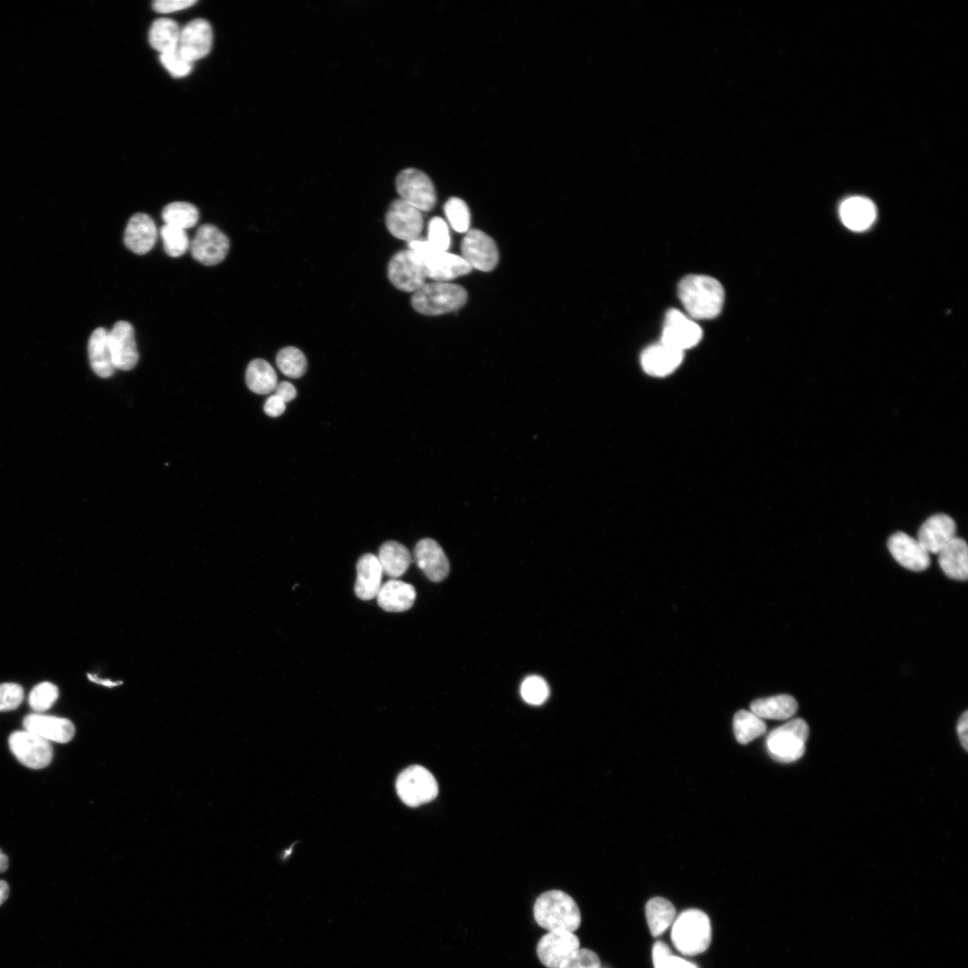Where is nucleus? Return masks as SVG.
Instances as JSON below:
<instances>
[{
  "mask_svg": "<svg viewBox=\"0 0 968 968\" xmlns=\"http://www.w3.org/2000/svg\"><path fill=\"white\" fill-rule=\"evenodd\" d=\"M681 303L696 319L716 317L723 306L724 290L714 278L706 275H687L678 287Z\"/></svg>",
  "mask_w": 968,
  "mask_h": 968,
  "instance_id": "1",
  "label": "nucleus"
},
{
  "mask_svg": "<svg viewBox=\"0 0 968 968\" xmlns=\"http://www.w3.org/2000/svg\"><path fill=\"white\" fill-rule=\"evenodd\" d=\"M533 916L537 924L548 931L575 932L581 925V912L575 901L561 890H549L536 899Z\"/></svg>",
  "mask_w": 968,
  "mask_h": 968,
  "instance_id": "2",
  "label": "nucleus"
},
{
  "mask_svg": "<svg viewBox=\"0 0 968 968\" xmlns=\"http://www.w3.org/2000/svg\"><path fill=\"white\" fill-rule=\"evenodd\" d=\"M670 938L676 949L683 955H696L704 953L712 940L709 917L697 909L682 912L671 925Z\"/></svg>",
  "mask_w": 968,
  "mask_h": 968,
  "instance_id": "3",
  "label": "nucleus"
},
{
  "mask_svg": "<svg viewBox=\"0 0 968 968\" xmlns=\"http://www.w3.org/2000/svg\"><path fill=\"white\" fill-rule=\"evenodd\" d=\"M467 297V291L460 285L434 281L425 283L414 292L411 306L420 314L437 315L462 307Z\"/></svg>",
  "mask_w": 968,
  "mask_h": 968,
  "instance_id": "4",
  "label": "nucleus"
},
{
  "mask_svg": "<svg viewBox=\"0 0 968 968\" xmlns=\"http://www.w3.org/2000/svg\"><path fill=\"white\" fill-rule=\"evenodd\" d=\"M809 729L805 720L795 718L770 731L765 740L768 755L780 763H791L805 753Z\"/></svg>",
  "mask_w": 968,
  "mask_h": 968,
  "instance_id": "5",
  "label": "nucleus"
},
{
  "mask_svg": "<svg viewBox=\"0 0 968 968\" xmlns=\"http://www.w3.org/2000/svg\"><path fill=\"white\" fill-rule=\"evenodd\" d=\"M427 268L428 278L436 281H450L468 274L471 267L459 255L433 247L427 240L415 239L408 243Z\"/></svg>",
  "mask_w": 968,
  "mask_h": 968,
  "instance_id": "6",
  "label": "nucleus"
},
{
  "mask_svg": "<svg viewBox=\"0 0 968 968\" xmlns=\"http://www.w3.org/2000/svg\"><path fill=\"white\" fill-rule=\"evenodd\" d=\"M396 791L409 807H419L432 801L438 794V785L433 774L421 765H411L397 777Z\"/></svg>",
  "mask_w": 968,
  "mask_h": 968,
  "instance_id": "7",
  "label": "nucleus"
},
{
  "mask_svg": "<svg viewBox=\"0 0 968 968\" xmlns=\"http://www.w3.org/2000/svg\"><path fill=\"white\" fill-rule=\"evenodd\" d=\"M400 199L420 212L431 211L436 203V189L431 179L417 169H406L395 180Z\"/></svg>",
  "mask_w": 968,
  "mask_h": 968,
  "instance_id": "8",
  "label": "nucleus"
},
{
  "mask_svg": "<svg viewBox=\"0 0 968 968\" xmlns=\"http://www.w3.org/2000/svg\"><path fill=\"white\" fill-rule=\"evenodd\" d=\"M391 283L400 290L417 291L425 283L428 272L421 259L411 250H402L393 255L387 267Z\"/></svg>",
  "mask_w": 968,
  "mask_h": 968,
  "instance_id": "9",
  "label": "nucleus"
},
{
  "mask_svg": "<svg viewBox=\"0 0 968 968\" xmlns=\"http://www.w3.org/2000/svg\"><path fill=\"white\" fill-rule=\"evenodd\" d=\"M8 744L18 761L29 768H44L52 760L53 748L50 741L25 730L13 732Z\"/></svg>",
  "mask_w": 968,
  "mask_h": 968,
  "instance_id": "10",
  "label": "nucleus"
},
{
  "mask_svg": "<svg viewBox=\"0 0 968 968\" xmlns=\"http://www.w3.org/2000/svg\"><path fill=\"white\" fill-rule=\"evenodd\" d=\"M580 947V941L574 932L554 930L540 938L536 953L545 967L560 968Z\"/></svg>",
  "mask_w": 968,
  "mask_h": 968,
  "instance_id": "11",
  "label": "nucleus"
},
{
  "mask_svg": "<svg viewBox=\"0 0 968 968\" xmlns=\"http://www.w3.org/2000/svg\"><path fill=\"white\" fill-rule=\"evenodd\" d=\"M194 260L204 265H215L226 257L229 249L228 237L212 224H203L190 244Z\"/></svg>",
  "mask_w": 968,
  "mask_h": 968,
  "instance_id": "12",
  "label": "nucleus"
},
{
  "mask_svg": "<svg viewBox=\"0 0 968 968\" xmlns=\"http://www.w3.org/2000/svg\"><path fill=\"white\" fill-rule=\"evenodd\" d=\"M702 338V329L678 309H670L665 317L661 342L683 351L696 346Z\"/></svg>",
  "mask_w": 968,
  "mask_h": 968,
  "instance_id": "13",
  "label": "nucleus"
},
{
  "mask_svg": "<svg viewBox=\"0 0 968 968\" xmlns=\"http://www.w3.org/2000/svg\"><path fill=\"white\" fill-rule=\"evenodd\" d=\"M385 225L395 238L408 243L418 239L423 229V217L419 210L402 199L393 200L385 215Z\"/></svg>",
  "mask_w": 968,
  "mask_h": 968,
  "instance_id": "14",
  "label": "nucleus"
},
{
  "mask_svg": "<svg viewBox=\"0 0 968 968\" xmlns=\"http://www.w3.org/2000/svg\"><path fill=\"white\" fill-rule=\"evenodd\" d=\"M462 258L472 268L483 272L492 271L498 262V249L495 241L480 229L467 231L461 245Z\"/></svg>",
  "mask_w": 968,
  "mask_h": 968,
  "instance_id": "15",
  "label": "nucleus"
},
{
  "mask_svg": "<svg viewBox=\"0 0 968 968\" xmlns=\"http://www.w3.org/2000/svg\"><path fill=\"white\" fill-rule=\"evenodd\" d=\"M212 45V30L208 21L195 19L180 29L177 49L191 63L208 55Z\"/></svg>",
  "mask_w": 968,
  "mask_h": 968,
  "instance_id": "16",
  "label": "nucleus"
},
{
  "mask_svg": "<svg viewBox=\"0 0 968 968\" xmlns=\"http://www.w3.org/2000/svg\"><path fill=\"white\" fill-rule=\"evenodd\" d=\"M108 344L115 368L131 370L138 362L134 330L126 321H117L108 332Z\"/></svg>",
  "mask_w": 968,
  "mask_h": 968,
  "instance_id": "17",
  "label": "nucleus"
},
{
  "mask_svg": "<svg viewBox=\"0 0 968 968\" xmlns=\"http://www.w3.org/2000/svg\"><path fill=\"white\" fill-rule=\"evenodd\" d=\"M956 524L946 514L929 516L920 527L917 540L928 552L938 554L955 536Z\"/></svg>",
  "mask_w": 968,
  "mask_h": 968,
  "instance_id": "18",
  "label": "nucleus"
},
{
  "mask_svg": "<svg viewBox=\"0 0 968 968\" xmlns=\"http://www.w3.org/2000/svg\"><path fill=\"white\" fill-rule=\"evenodd\" d=\"M887 548L895 561L909 570L920 572L930 565L929 553L916 539L903 532L892 534L887 540Z\"/></svg>",
  "mask_w": 968,
  "mask_h": 968,
  "instance_id": "19",
  "label": "nucleus"
},
{
  "mask_svg": "<svg viewBox=\"0 0 968 968\" xmlns=\"http://www.w3.org/2000/svg\"><path fill=\"white\" fill-rule=\"evenodd\" d=\"M25 730L48 741L67 743L74 736L73 723L66 719L42 713H30L22 722Z\"/></svg>",
  "mask_w": 968,
  "mask_h": 968,
  "instance_id": "20",
  "label": "nucleus"
},
{
  "mask_svg": "<svg viewBox=\"0 0 968 968\" xmlns=\"http://www.w3.org/2000/svg\"><path fill=\"white\" fill-rule=\"evenodd\" d=\"M414 557L418 566L433 582L444 580L449 573V561L441 546L433 539L420 540L415 546Z\"/></svg>",
  "mask_w": 968,
  "mask_h": 968,
  "instance_id": "21",
  "label": "nucleus"
},
{
  "mask_svg": "<svg viewBox=\"0 0 968 968\" xmlns=\"http://www.w3.org/2000/svg\"><path fill=\"white\" fill-rule=\"evenodd\" d=\"M154 220L145 213H135L128 220L124 233L125 246L137 255L151 251L157 240Z\"/></svg>",
  "mask_w": 968,
  "mask_h": 968,
  "instance_id": "22",
  "label": "nucleus"
},
{
  "mask_svg": "<svg viewBox=\"0 0 968 968\" xmlns=\"http://www.w3.org/2000/svg\"><path fill=\"white\" fill-rule=\"evenodd\" d=\"M683 353L660 342L649 346L643 351L641 364L647 374L653 376H665L680 365Z\"/></svg>",
  "mask_w": 968,
  "mask_h": 968,
  "instance_id": "23",
  "label": "nucleus"
},
{
  "mask_svg": "<svg viewBox=\"0 0 968 968\" xmlns=\"http://www.w3.org/2000/svg\"><path fill=\"white\" fill-rule=\"evenodd\" d=\"M357 578L354 592L362 601H370L376 597L382 586L383 570L376 555L367 553L357 562Z\"/></svg>",
  "mask_w": 968,
  "mask_h": 968,
  "instance_id": "24",
  "label": "nucleus"
},
{
  "mask_svg": "<svg viewBox=\"0 0 968 968\" xmlns=\"http://www.w3.org/2000/svg\"><path fill=\"white\" fill-rule=\"evenodd\" d=\"M376 598L382 609L388 612H402L412 607L416 599V591L410 583L390 579L381 586Z\"/></svg>",
  "mask_w": 968,
  "mask_h": 968,
  "instance_id": "25",
  "label": "nucleus"
},
{
  "mask_svg": "<svg viewBox=\"0 0 968 968\" xmlns=\"http://www.w3.org/2000/svg\"><path fill=\"white\" fill-rule=\"evenodd\" d=\"M839 212L843 224L855 231L869 229L877 216L875 204L869 199L862 196L847 198L841 203Z\"/></svg>",
  "mask_w": 968,
  "mask_h": 968,
  "instance_id": "26",
  "label": "nucleus"
},
{
  "mask_svg": "<svg viewBox=\"0 0 968 968\" xmlns=\"http://www.w3.org/2000/svg\"><path fill=\"white\" fill-rule=\"evenodd\" d=\"M938 564L944 574L955 580L968 577V548L966 541L955 537L939 553Z\"/></svg>",
  "mask_w": 968,
  "mask_h": 968,
  "instance_id": "27",
  "label": "nucleus"
},
{
  "mask_svg": "<svg viewBox=\"0 0 968 968\" xmlns=\"http://www.w3.org/2000/svg\"><path fill=\"white\" fill-rule=\"evenodd\" d=\"M88 354L91 368L102 378L109 377L115 371L112 355L108 344V332L99 327L95 329L88 342Z\"/></svg>",
  "mask_w": 968,
  "mask_h": 968,
  "instance_id": "28",
  "label": "nucleus"
},
{
  "mask_svg": "<svg viewBox=\"0 0 968 968\" xmlns=\"http://www.w3.org/2000/svg\"><path fill=\"white\" fill-rule=\"evenodd\" d=\"M750 710L761 719L786 720L797 713L798 703L792 696L781 694L754 700Z\"/></svg>",
  "mask_w": 968,
  "mask_h": 968,
  "instance_id": "29",
  "label": "nucleus"
},
{
  "mask_svg": "<svg viewBox=\"0 0 968 968\" xmlns=\"http://www.w3.org/2000/svg\"><path fill=\"white\" fill-rule=\"evenodd\" d=\"M377 558L383 574L393 579L402 575L408 570L411 562V556L408 549L394 540H389L382 544Z\"/></svg>",
  "mask_w": 968,
  "mask_h": 968,
  "instance_id": "30",
  "label": "nucleus"
},
{
  "mask_svg": "<svg viewBox=\"0 0 968 968\" xmlns=\"http://www.w3.org/2000/svg\"><path fill=\"white\" fill-rule=\"evenodd\" d=\"M645 917L652 936L658 937L672 925L676 909L669 900L653 897L645 904Z\"/></svg>",
  "mask_w": 968,
  "mask_h": 968,
  "instance_id": "31",
  "label": "nucleus"
},
{
  "mask_svg": "<svg viewBox=\"0 0 968 968\" xmlns=\"http://www.w3.org/2000/svg\"><path fill=\"white\" fill-rule=\"evenodd\" d=\"M246 383L252 392L267 394L277 386V375L266 360L255 359L246 367Z\"/></svg>",
  "mask_w": 968,
  "mask_h": 968,
  "instance_id": "32",
  "label": "nucleus"
},
{
  "mask_svg": "<svg viewBox=\"0 0 968 968\" xmlns=\"http://www.w3.org/2000/svg\"><path fill=\"white\" fill-rule=\"evenodd\" d=\"M180 29L169 18L156 19L149 31V42L160 54L174 50L177 47Z\"/></svg>",
  "mask_w": 968,
  "mask_h": 968,
  "instance_id": "33",
  "label": "nucleus"
},
{
  "mask_svg": "<svg viewBox=\"0 0 968 968\" xmlns=\"http://www.w3.org/2000/svg\"><path fill=\"white\" fill-rule=\"evenodd\" d=\"M765 730V722L751 711L739 710L733 717V732L739 744L749 743L763 735Z\"/></svg>",
  "mask_w": 968,
  "mask_h": 968,
  "instance_id": "34",
  "label": "nucleus"
},
{
  "mask_svg": "<svg viewBox=\"0 0 968 968\" xmlns=\"http://www.w3.org/2000/svg\"><path fill=\"white\" fill-rule=\"evenodd\" d=\"M166 225L187 229L196 225L199 220L197 208L187 202H172L167 204L161 212Z\"/></svg>",
  "mask_w": 968,
  "mask_h": 968,
  "instance_id": "35",
  "label": "nucleus"
},
{
  "mask_svg": "<svg viewBox=\"0 0 968 968\" xmlns=\"http://www.w3.org/2000/svg\"><path fill=\"white\" fill-rule=\"evenodd\" d=\"M276 364L281 373L291 378L302 376L307 367L306 356L293 346L285 347L278 352Z\"/></svg>",
  "mask_w": 968,
  "mask_h": 968,
  "instance_id": "36",
  "label": "nucleus"
},
{
  "mask_svg": "<svg viewBox=\"0 0 968 968\" xmlns=\"http://www.w3.org/2000/svg\"><path fill=\"white\" fill-rule=\"evenodd\" d=\"M166 254L170 257L183 255L190 246L186 231L164 224L160 229Z\"/></svg>",
  "mask_w": 968,
  "mask_h": 968,
  "instance_id": "37",
  "label": "nucleus"
},
{
  "mask_svg": "<svg viewBox=\"0 0 968 968\" xmlns=\"http://www.w3.org/2000/svg\"><path fill=\"white\" fill-rule=\"evenodd\" d=\"M57 698V687L50 682H41L31 689L28 702L32 710L42 713L49 709Z\"/></svg>",
  "mask_w": 968,
  "mask_h": 968,
  "instance_id": "38",
  "label": "nucleus"
},
{
  "mask_svg": "<svg viewBox=\"0 0 968 968\" xmlns=\"http://www.w3.org/2000/svg\"><path fill=\"white\" fill-rule=\"evenodd\" d=\"M652 957L653 968H698L696 964L673 955L668 945L662 941L654 943Z\"/></svg>",
  "mask_w": 968,
  "mask_h": 968,
  "instance_id": "39",
  "label": "nucleus"
},
{
  "mask_svg": "<svg viewBox=\"0 0 968 968\" xmlns=\"http://www.w3.org/2000/svg\"><path fill=\"white\" fill-rule=\"evenodd\" d=\"M444 211L448 221L455 231L466 232L470 226V211L467 204L460 198L447 200Z\"/></svg>",
  "mask_w": 968,
  "mask_h": 968,
  "instance_id": "40",
  "label": "nucleus"
},
{
  "mask_svg": "<svg viewBox=\"0 0 968 968\" xmlns=\"http://www.w3.org/2000/svg\"><path fill=\"white\" fill-rule=\"evenodd\" d=\"M521 695L526 703L539 705L543 704L549 697V688L545 679L540 676L532 675L523 681Z\"/></svg>",
  "mask_w": 968,
  "mask_h": 968,
  "instance_id": "41",
  "label": "nucleus"
},
{
  "mask_svg": "<svg viewBox=\"0 0 968 968\" xmlns=\"http://www.w3.org/2000/svg\"><path fill=\"white\" fill-rule=\"evenodd\" d=\"M433 247L447 251L450 246V234L446 222L441 217H433L428 226V240Z\"/></svg>",
  "mask_w": 968,
  "mask_h": 968,
  "instance_id": "42",
  "label": "nucleus"
},
{
  "mask_svg": "<svg viewBox=\"0 0 968 968\" xmlns=\"http://www.w3.org/2000/svg\"><path fill=\"white\" fill-rule=\"evenodd\" d=\"M160 60L163 66L174 77H184L187 75L193 68V63L186 59L177 51V48L169 52L160 54Z\"/></svg>",
  "mask_w": 968,
  "mask_h": 968,
  "instance_id": "43",
  "label": "nucleus"
},
{
  "mask_svg": "<svg viewBox=\"0 0 968 968\" xmlns=\"http://www.w3.org/2000/svg\"><path fill=\"white\" fill-rule=\"evenodd\" d=\"M23 699V688L16 683L0 684V712L14 710Z\"/></svg>",
  "mask_w": 968,
  "mask_h": 968,
  "instance_id": "44",
  "label": "nucleus"
},
{
  "mask_svg": "<svg viewBox=\"0 0 968 968\" xmlns=\"http://www.w3.org/2000/svg\"><path fill=\"white\" fill-rule=\"evenodd\" d=\"M598 955L588 948H579L560 968H600Z\"/></svg>",
  "mask_w": 968,
  "mask_h": 968,
  "instance_id": "45",
  "label": "nucleus"
},
{
  "mask_svg": "<svg viewBox=\"0 0 968 968\" xmlns=\"http://www.w3.org/2000/svg\"><path fill=\"white\" fill-rule=\"evenodd\" d=\"M195 3L196 0H156L152 3V8L157 13H169L188 8Z\"/></svg>",
  "mask_w": 968,
  "mask_h": 968,
  "instance_id": "46",
  "label": "nucleus"
},
{
  "mask_svg": "<svg viewBox=\"0 0 968 968\" xmlns=\"http://www.w3.org/2000/svg\"><path fill=\"white\" fill-rule=\"evenodd\" d=\"M286 409V403L277 395L272 394L264 402V411L271 417L281 415Z\"/></svg>",
  "mask_w": 968,
  "mask_h": 968,
  "instance_id": "47",
  "label": "nucleus"
},
{
  "mask_svg": "<svg viewBox=\"0 0 968 968\" xmlns=\"http://www.w3.org/2000/svg\"><path fill=\"white\" fill-rule=\"evenodd\" d=\"M274 390V394L280 397L285 403L292 401L297 395L294 385L287 381L281 382Z\"/></svg>",
  "mask_w": 968,
  "mask_h": 968,
  "instance_id": "48",
  "label": "nucleus"
},
{
  "mask_svg": "<svg viewBox=\"0 0 968 968\" xmlns=\"http://www.w3.org/2000/svg\"><path fill=\"white\" fill-rule=\"evenodd\" d=\"M967 728H968V712L964 711L963 713V714L960 716V718H959V720L957 722L956 731H957V735H958L960 743H961L962 747L964 748V749L965 751H968V731H967Z\"/></svg>",
  "mask_w": 968,
  "mask_h": 968,
  "instance_id": "49",
  "label": "nucleus"
},
{
  "mask_svg": "<svg viewBox=\"0 0 968 968\" xmlns=\"http://www.w3.org/2000/svg\"><path fill=\"white\" fill-rule=\"evenodd\" d=\"M88 678H89V679L91 681H92L94 683H97V684H99V685L106 686V687H115V686H117V685L121 684L120 681L116 682V681H112V680L107 679V678H99L96 675L90 674V673L88 674Z\"/></svg>",
  "mask_w": 968,
  "mask_h": 968,
  "instance_id": "50",
  "label": "nucleus"
},
{
  "mask_svg": "<svg viewBox=\"0 0 968 968\" xmlns=\"http://www.w3.org/2000/svg\"><path fill=\"white\" fill-rule=\"evenodd\" d=\"M9 895V886L4 880H0V905L7 899Z\"/></svg>",
  "mask_w": 968,
  "mask_h": 968,
  "instance_id": "51",
  "label": "nucleus"
},
{
  "mask_svg": "<svg viewBox=\"0 0 968 968\" xmlns=\"http://www.w3.org/2000/svg\"><path fill=\"white\" fill-rule=\"evenodd\" d=\"M8 868V858L0 849V873L4 872Z\"/></svg>",
  "mask_w": 968,
  "mask_h": 968,
  "instance_id": "52",
  "label": "nucleus"
},
{
  "mask_svg": "<svg viewBox=\"0 0 968 968\" xmlns=\"http://www.w3.org/2000/svg\"><path fill=\"white\" fill-rule=\"evenodd\" d=\"M600 968H608V967H602V966H601Z\"/></svg>",
  "mask_w": 968,
  "mask_h": 968,
  "instance_id": "53",
  "label": "nucleus"
}]
</instances>
